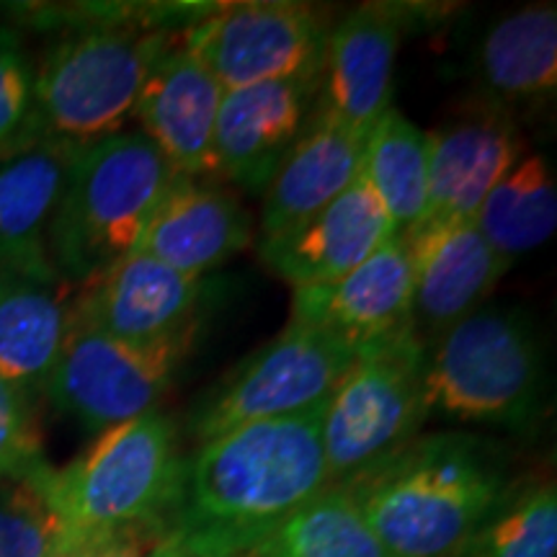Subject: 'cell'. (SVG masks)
I'll return each mask as SVG.
<instances>
[{
  "label": "cell",
  "mask_w": 557,
  "mask_h": 557,
  "mask_svg": "<svg viewBox=\"0 0 557 557\" xmlns=\"http://www.w3.org/2000/svg\"><path fill=\"white\" fill-rule=\"evenodd\" d=\"M325 403L201 442L184 459L171 545L197 557H240L325 491Z\"/></svg>",
  "instance_id": "6da1fadb"
},
{
  "label": "cell",
  "mask_w": 557,
  "mask_h": 557,
  "mask_svg": "<svg viewBox=\"0 0 557 557\" xmlns=\"http://www.w3.org/2000/svg\"><path fill=\"white\" fill-rule=\"evenodd\" d=\"M160 11H120L83 5L34 11L29 18L54 29V41L37 58L29 122L16 150L37 145L86 148L120 135L135 116L150 70L173 47V32Z\"/></svg>",
  "instance_id": "7a4b0ae2"
},
{
  "label": "cell",
  "mask_w": 557,
  "mask_h": 557,
  "mask_svg": "<svg viewBox=\"0 0 557 557\" xmlns=\"http://www.w3.org/2000/svg\"><path fill=\"white\" fill-rule=\"evenodd\" d=\"M513 483L498 442L438 431L344 487L387 557H457Z\"/></svg>",
  "instance_id": "3957f363"
},
{
  "label": "cell",
  "mask_w": 557,
  "mask_h": 557,
  "mask_svg": "<svg viewBox=\"0 0 557 557\" xmlns=\"http://www.w3.org/2000/svg\"><path fill=\"white\" fill-rule=\"evenodd\" d=\"M181 472L178 426L160 410L101 431L67 468L47 465L39 485L62 524V553L139 529H169Z\"/></svg>",
  "instance_id": "277c9868"
},
{
  "label": "cell",
  "mask_w": 557,
  "mask_h": 557,
  "mask_svg": "<svg viewBox=\"0 0 557 557\" xmlns=\"http://www.w3.org/2000/svg\"><path fill=\"white\" fill-rule=\"evenodd\" d=\"M176 173L143 132H120L70 152L50 222L52 267L86 287L135 253Z\"/></svg>",
  "instance_id": "5b68a950"
},
{
  "label": "cell",
  "mask_w": 557,
  "mask_h": 557,
  "mask_svg": "<svg viewBox=\"0 0 557 557\" xmlns=\"http://www.w3.org/2000/svg\"><path fill=\"white\" fill-rule=\"evenodd\" d=\"M426 413L472 426L529 431L545 410V354L517 308H480L436 338Z\"/></svg>",
  "instance_id": "8992f818"
},
{
  "label": "cell",
  "mask_w": 557,
  "mask_h": 557,
  "mask_svg": "<svg viewBox=\"0 0 557 557\" xmlns=\"http://www.w3.org/2000/svg\"><path fill=\"white\" fill-rule=\"evenodd\" d=\"M429 346L416 325L361 348L323 410L329 485H348L421 436Z\"/></svg>",
  "instance_id": "52a82bcc"
},
{
  "label": "cell",
  "mask_w": 557,
  "mask_h": 557,
  "mask_svg": "<svg viewBox=\"0 0 557 557\" xmlns=\"http://www.w3.org/2000/svg\"><path fill=\"white\" fill-rule=\"evenodd\" d=\"M205 323L156 341L129 344L70 323L45 398L86 431L101 434L158 410L197 351Z\"/></svg>",
  "instance_id": "ba28073f"
},
{
  "label": "cell",
  "mask_w": 557,
  "mask_h": 557,
  "mask_svg": "<svg viewBox=\"0 0 557 557\" xmlns=\"http://www.w3.org/2000/svg\"><path fill=\"white\" fill-rule=\"evenodd\" d=\"M357 354L331 333L289 323L199 400L189 434L201 444L246 423L315 408L331 398Z\"/></svg>",
  "instance_id": "9c48e42d"
},
{
  "label": "cell",
  "mask_w": 557,
  "mask_h": 557,
  "mask_svg": "<svg viewBox=\"0 0 557 557\" xmlns=\"http://www.w3.org/2000/svg\"><path fill=\"white\" fill-rule=\"evenodd\" d=\"M331 24L308 3L253 0L218 5L184 29V45L225 90L320 78Z\"/></svg>",
  "instance_id": "30bf717a"
},
{
  "label": "cell",
  "mask_w": 557,
  "mask_h": 557,
  "mask_svg": "<svg viewBox=\"0 0 557 557\" xmlns=\"http://www.w3.org/2000/svg\"><path fill=\"white\" fill-rule=\"evenodd\" d=\"M212 302L209 276L184 274L135 250L81 287L70 323L129 344H156L205 323Z\"/></svg>",
  "instance_id": "8fae6325"
},
{
  "label": "cell",
  "mask_w": 557,
  "mask_h": 557,
  "mask_svg": "<svg viewBox=\"0 0 557 557\" xmlns=\"http://www.w3.org/2000/svg\"><path fill=\"white\" fill-rule=\"evenodd\" d=\"M400 235L413 271V325L423 341L480 310L511 267L472 220H421Z\"/></svg>",
  "instance_id": "7c38bea8"
},
{
  "label": "cell",
  "mask_w": 557,
  "mask_h": 557,
  "mask_svg": "<svg viewBox=\"0 0 557 557\" xmlns=\"http://www.w3.org/2000/svg\"><path fill=\"white\" fill-rule=\"evenodd\" d=\"M410 11L393 3H364L333 26L320 67L315 107L344 127L369 135L393 109L395 60Z\"/></svg>",
  "instance_id": "4fadbf2b"
},
{
  "label": "cell",
  "mask_w": 557,
  "mask_h": 557,
  "mask_svg": "<svg viewBox=\"0 0 557 557\" xmlns=\"http://www.w3.org/2000/svg\"><path fill=\"white\" fill-rule=\"evenodd\" d=\"M524 156L513 114L478 99L429 132V205L423 220H472L493 186Z\"/></svg>",
  "instance_id": "5bb4252c"
},
{
  "label": "cell",
  "mask_w": 557,
  "mask_h": 557,
  "mask_svg": "<svg viewBox=\"0 0 557 557\" xmlns=\"http://www.w3.org/2000/svg\"><path fill=\"white\" fill-rule=\"evenodd\" d=\"M289 323L346 341L357 351L413 325V271L398 233L338 282L295 289Z\"/></svg>",
  "instance_id": "9a60e30c"
},
{
  "label": "cell",
  "mask_w": 557,
  "mask_h": 557,
  "mask_svg": "<svg viewBox=\"0 0 557 557\" xmlns=\"http://www.w3.org/2000/svg\"><path fill=\"white\" fill-rule=\"evenodd\" d=\"M320 78L269 81L225 90L214 124L218 176L246 191L267 189L284 156L308 127Z\"/></svg>",
  "instance_id": "2e32d148"
},
{
  "label": "cell",
  "mask_w": 557,
  "mask_h": 557,
  "mask_svg": "<svg viewBox=\"0 0 557 557\" xmlns=\"http://www.w3.org/2000/svg\"><path fill=\"white\" fill-rule=\"evenodd\" d=\"M225 88L189 47L173 45L156 62L137 99L135 116L181 178H214V124Z\"/></svg>",
  "instance_id": "e0dca14e"
},
{
  "label": "cell",
  "mask_w": 557,
  "mask_h": 557,
  "mask_svg": "<svg viewBox=\"0 0 557 557\" xmlns=\"http://www.w3.org/2000/svg\"><path fill=\"white\" fill-rule=\"evenodd\" d=\"M398 233L387 207L359 173L308 225L278 243L261 246V256L267 267L295 289L325 287L351 274Z\"/></svg>",
  "instance_id": "ac0fdd59"
},
{
  "label": "cell",
  "mask_w": 557,
  "mask_h": 557,
  "mask_svg": "<svg viewBox=\"0 0 557 557\" xmlns=\"http://www.w3.org/2000/svg\"><path fill=\"white\" fill-rule=\"evenodd\" d=\"M253 240V220L240 199L214 178L171 184L145 227L137 253L191 276H209Z\"/></svg>",
  "instance_id": "d6986e66"
},
{
  "label": "cell",
  "mask_w": 557,
  "mask_h": 557,
  "mask_svg": "<svg viewBox=\"0 0 557 557\" xmlns=\"http://www.w3.org/2000/svg\"><path fill=\"white\" fill-rule=\"evenodd\" d=\"M364 139L315 107L308 127L263 189L261 246L308 225L359 178Z\"/></svg>",
  "instance_id": "ffe728a7"
},
{
  "label": "cell",
  "mask_w": 557,
  "mask_h": 557,
  "mask_svg": "<svg viewBox=\"0 0 557 557\" xmlns=\"http://www.w3.org/2000/svg\"><path fill=\"white\" fill-rule=\"evenodd\" d=\"M73 289L54 269L0 267V377L34 400L65 344Z\"/></svg>",
  "instance_id": "44dd1931"
},
{
  "label": "cell",
  "mask_w": 557,
  "mask_h": 557,
  "mask_svg": "<svg viewBox=\"0 0 557 557\" xmlns=\"http://www.w3.org/2000/svg\"><path fill=\"white\" fill-rule=\"evenodd\" d=\"M480 99L511 111L545 103L557 88V11L532 3L487 26L475 50Z\"/></svg>",
  "instance_id": "7402d4cb"
},
{
  "label": "cell",
  "mask_w": 557,
  "mask_h": 557,
  "mask_svg": "<svg viewBox=\"0 0 557 557\" xmlns=\"http://www.w3.org/2000/svg\"><path fill=\"white\" fill-rule=\"evenodd\" d=\"M70 152L37 145L0 158V267L54 269L47 238Z\"/></svg>",
  "instance_id": "603a6c76"
},
{
  "label": "cell",
  "mask_w": 557,
  "mask_h": 557,
  "mask_svg": "<svg viewBox=\"0 0 557 557\" xmlns=\"http://www.w3.org/2000/svg\"><path fill=\"white\" fill-rule=\"evenodd\" d=\"M475 227L506 261L537 250L557 227V178L545 152L521 160L493 186L475 212Z\"/></svg>",
  "instance_id": "cb8c5ba5"
},
{
  "label": "cell",
  "mask_w": 557,
  "mask_h": 557,
  "mask_svg": "<svg viewBox=\"0 0 557 557\" xmlns=\"http://www.w3.org/2000/svg\"><path fill=\"white\" fill-rule=\"evenodd\" d=\"M361 176L400 233L418 225L429 205V132L398 109H387L364 139Z\"/></svg>",
  "instance_id": "d4e9b609"
},
{
  "label": "cell",
  "mask_w": 557,
  "mask_h": 557,
  "mask_svg": "<svg viewBox=\"0 0 557 557\" xmlns=\"http://www.w3.org/2000/svg\"><path fill=\"white\" fill-rule=\"evenodd\" d=\"M240 557H387L344 485H329Z\"/></svg>",
  "instance_id": "484cf974"
},
{
  "label": "cell",
  "mask_w": 557,
  "mask_h": 557,
  "mask_svg": "<svg viewBox=\"0 0 557 557\" xmlns=\"http://www.w3.org/2000/svg\"><path fill=\"white\" fill-rule=\"evenodd\" d=\"M457 557H557L553 480H517Z\"/></svg>",
  "instance_id": "4316f807"
},
{
  "label": "cell",
  "mask_w": 557,
  "mask_h": 557,
  "mask_svg": "<svg viewBox=\"0 0 557 557\" xmlns=\"http://www.w3.org/2000/svg\"><path fill=\"white\" fill-rule=\"evenodd\" d=\"M39 472L32 478L0 480V557L62 555L65 534L41 491Z\"/></svg>",
  "instance_id": "83f0119b"
},
{
  "label": "cell",
  "mask_w": 557,
  "mask_h": 557,
  "mask_svg": "<svg viewBox=\"0 0 557 557\" xmlns=\"http://www.w3.org/2000/svg\"><path fill=\"white\" fill-rule=\"evenodd\" d=\"M34 67L24 26L0 24V158L16 150L34 99Z\"/></svg>",
  "instance_id": "f1b7e54d"
},
{
  "label": "cell",
  "mask_w": 557,
  "mask_h": 557,
  "mask_svg": "<svg viewBox=\"0 0 557 557\" xmlns=\"http://www.w3.org/2000/svg\"><path fill=\"white\" fill-rule=\"evenodd\" d=\"M47 468L34 398L0 377V480L37 475Z\"/></svg>",
  "instance_id": "f546056e"
},
{
  "label": "cell",
  "mask_w": 557,
  "mask_h": 557,
  "mask_svg": "<svg viewBox=\"0 0 557 557\" xmlns=\"http://www.w3.org/2000/svg\"><path fill=\"white\" fill-rule=\"evenodd\" d=\"M165 542H169V529H139V532L116 534V537L70 547L60 557H163Z\"/></svg>",
  "instance_id": "4dcf8cb0"
},
{
  "label": "cell",
  "mask_w": 557,
  "mask_h": 557,
  "mask_svg": "<svg viewBox=\"0 0 557 557\" xmlns=\"http://www.w3.org/2000/svg\"><path fill=\"white\" fill-rule=\"evenodd\" d=\"M163 557H197V555H189V553H184V549L173 547L171 542H165V555H163Z\"/></svg>",
  "instance_id": "1f68e13d"
}]
</instances>
